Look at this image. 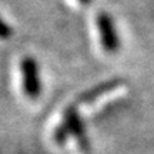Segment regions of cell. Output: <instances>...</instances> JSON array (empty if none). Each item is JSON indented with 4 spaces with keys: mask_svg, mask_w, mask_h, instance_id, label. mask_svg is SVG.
I'll list each match as a JSON object with an SVG mask.
<instances>
[{
    "mask_svg": "<svg viewBox=\"0 0 154 154\" xmlns=\"http://www.w3.org/2000/svg\"><path fill=\"white\" fill-rule=\"evenodd\" d=\"M22 74H23V90L27 99L36 100L42 94V82L38 77V66L36 59L32 56L23 57L22 64Z\"/></svg>",
    "mask_w": 154,
    "mask_h": 154,
    "instance_id": "6da1fadb",
    "label": "cell"
},
{
    "mask_svg": "<svg viewBox=\"0 0 154 154\" xmlns=\"http://www.w3.org/2000/svg\"><path fill=\"white\" fill-rule=\"evenodd\" d=\"M96 23L100 32V40L103 49L106 50V53L116 54L120 49V38L117 36L111 16L106 11H100L96 17Z\"/></svg>",
    "mask_w": 154,
    "mask_h": 154,
    "instance_id": "7a4b0ae2",
    "label": "cell"
},
{
    "mask_svg": "<svg viewBox=\"0 0 154 154\" xmlns=\"http://www.w3.org/2000/svg\"><path fill=\"white\" fill-rule=\"evenodd\" d=\"M61 121L69 127L70 134H73V136L76 137L80 149L87 153L88 150H90V143H88V137H87V134H86V128H84L82 117H80L79 111H77L76 104L69 106L66 110H64V113H63V120Z\"/></svg>",
    "mask_w": 154,
    "mask_h": 154,
    "instance_id": "3957f363",
    "label": "cell"
},
{
    "mask_svg": "<svg viewBox=\"0 0 154 154\" xmlns=\"http://www.w3.org/2000/svg\"><path fill=\"white\" fill-rule=\"evenodd\" d=\"M121 84H123V80H120V79H111V80L100 83L97 86H94L93 88H90V90L80 94L77 97L76 104H88V103H93L94 100L101 97L103 94L110 93V91L116 90L117 87H120Z\"/></svg>",
    "mask_w": 154,
    "mask_h": 154,
    "instance_id": "277c9868",
    "label": "cell"
},
{
    "mask_svg": "<svg viewBox=\"0 0 154 154\" xmlns=\"http://www.w3.org/2000/svg\"><path fill=\"white\" fill-rule=\"evenodd\" d=\"M69 136H70V130H69V127L61 121L60 124L54 128V133H53V140H54L59 146H63V144L66 143V140H67Z\"/></svg>",
    "mask_w": 154,
    "mask_h": 154,
    "instance_id": "5b68a950",
    "label": "cell"
},
{
    "mask_svg": "<svg viewBox=\"0 0 154 154\" xmlns=\"http://www.w3.org/2000/svg\"><path fill=\"white\" fill-rule=\"evenodd\" d=\"M13 36V29L9 23H6L2 17H0V38L2 40H6Z\"/></svg>",
    "mask_w": 154,
    "mask_h": 154,
    "instance_id": "8992f818",
    "label": "cell"
},
{
    "mask_svg": "<svg viewBox=\"0 0 154 154\" xmlns=\"http://www.w3.org/2000/svg\"><path fill=\"white\" fill-rule=\"evenodd\" d=\"M79 2H80V3H83V5H88L91 0H79Z\"/></svg>",
    "mask_w": 154,
    "mask_h": 154,
    "instance_id": "52a82bcc",
    "label": "cell"
}]
</instances>
